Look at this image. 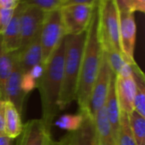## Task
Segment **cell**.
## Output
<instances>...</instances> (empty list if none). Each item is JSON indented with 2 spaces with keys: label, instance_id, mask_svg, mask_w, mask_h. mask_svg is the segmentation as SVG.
Masks as SVG:
<instances>
[{
  "label": "cell",
  "instance_id": "obj_1",
  "mask_svg": "<svg viewBox=\"0 0 145 145\" xmlns=\"http://www.w3.org/2000/svg\"><path fill=\"white\" fill-rule=\"evenodd\" d=\"M103 46L99 35V15L95 4L93 15L87 29V37L83 49L80 74L76 95L80 113L88 115V103L93 85L99 73L102 56Z\"/></svg>",
  "mask_w": 145,
  "mask_h": 145
},
{
  "label": "cell",
  "instance_id": "obj_2",
  "mask_svg": "<svg viewBox=\"0 0 145 145\" xmlns=\"http://www.w3.org/2000/svg\"><path fill=\"white\" fill-rule=\"evenodd\" d=\"M65 51V36L43 65L44 70L41 79L37 82L42 103V121L51 129L53 121L58 113L59 101L63 81V67Z\"/></svg>",
  "mask_w": 145,
  "mask_h": 145
},
{
  "label": "cell",
  "instance_id": "obj_3",
  "mask_svg": "<svg viewBox=\"0 0 145 145\" xmlns=\"http://www.w3.org/2000/svg\"><path fill=\"white\" fill-rule=\"evenodd\" d=\"M87 37V31L73 35H65V51L63 67L62 88L59 109H66L76 100L82 57Z\"/></svg>",
  "mask_w": 145,
  "mask_h": 145
},
{
  "label": "cell",
  "instance_id": "obj_4",
  "mask_svg": "<svg viewBox=\"0 0 145 145\" xmlns=\"http://www.w3.org/2000/svg\"><path fill=\"white\" fill-rule=\"evenodd\" d=\"M96 5L103 49L121 52L119 38L120 12L116 0H98Z\"/></svg>",
  "mask_w": 145,
  "mask_h": 145
},
{
  "label": "cell",
  "instance_id": "obj_5",
  "mask_svg": "<svg viewBox=\"0 0 145 145\" xmlns=\"http://www.w3.org/2000/svg\"><path fill=\"white\" fill-rule=\"evenodd\" d=\"M65 36V32L62 21L60 8L48 12L40 31L42 65L48 62Z\"/></svg>",
  "mask_w": 145,
  "mask_h": 145
},
{
  "label": "cell",
  "instance_id": "obj_6",
  "mask_svg": "<svg viewBox=\"0 0 145 145\" xmlns=\"http://www.w3.org/2000/svg\"><path fill=\"white\" fill-rule=\"evenodd\" d=\"M94 6L80 3L62 6L60 12L65 35L78 34L87 31Z\"/></svg>",
  "mask_w": 145,
  "mask_h": 145
},
{
  "label": "cell",
  "instance_id": "obj_7",
  "mask_svg": "<svg viewBox=\"0 0 145 145\" xmlns=\"http://www.w3.org/2000/svg\"><path fill=\"white\" fill-rule=\"evenodd\" d=\"M114 74L109 65L106 55L105 51H103L99 71L93 85L88 103V113L92 119L99 109L105 105L110 84Z\"/></svg>",
  "mask_w": 145,
  "mask_h": 145
},
{
  "label": "cell",
  "instance_id": "obj_8",
  "mask_svg": "<svg viewBox=\"0 0 145 145\" xmlns=\"http://www.w3.org/2000/svg\"><path fill=\"white\" fill-rule=\"evenodd\" d=\"M47 13L36 6L27 4L21 1L20 15L21 41L20 50L25 47L40 32Z\"/></svg>",
  "mask_w": 145,
  "mask_h": 145
},
{
  "label": "cell",
  "instance_id": "obj_9",
  "mask_svg": "<svg viewBox=\"0 0 145 145\" xmlns=\"http://www.w3.org/2000/svg\"><path fill=\"white\" fill-rule=\"evenodd\" d=\"M120 12V11H119ZM137 37V26L134 13L120 12L119 38L121 53L132 62H134V50Z\"/></svg>",
  "mask_w": 145,
  "mask_h": 145
},
{
  "label": "cell",
  "instance_id": "obj_10",
  "mask_svg": "<svg viewBox=\"0 0 145 145\" xmlns=\"http://www.w3.org/2000/svg\"><path fill=\"white\" fill-rule=\"evenodd\" d=\"M16 145H53L50 129L41 119L29 121L23 125Z\"/></svg>",
  "mask_w": 145,
  "mask_h": 145
},
{
  "label": "cell",
  "instance_id": "obj_11",
  "mask_svg": "<svg viewBox=\"0 0 145 145\" xmlns=\"http://www.w3.org/2000/svg\"><path fill=\"white\" fill-rule=\"evenodd\" d=\"M22 74L23 73L19 62L18 53L16 51L12 72L4 85L3 97L4 101L12 103L20 113L22 112L25 97L26 96L21 89Z\"/></svg>",
  "mask_w": 145,
  "mask_h": 145
},
{
  "label": "cell",
  "instance_id": "obj_12",
  "mask_svg": "<svg viewBox=\"0 0 145 145\" xmlns=\"http://www.w3.org/2000/svg\"><path fill=\"white\" fill-rule=\"evenodd\" d=\"M53 145H99L93 119L85 115L83 123L78 130L68 132L59 141L54 142Z\"/></svg>",
  "mask_w": 145,
  "mask_h": 145
},
{
  "label": "cell",
  "instance_id": "obj_13",
  "mask_svg": "<svg viewBox=\"0 0 145 145\" xmlns=\"http://www.w3.org/2000/svg\"><path fill=\"white\" fill-rule=\"evenodd\" d=\"M116 93L121 112L129 115L134 110L136 85L133 77L122 78L116 75Z\"/></svg>",
  "mask_w": 145,
  "mask_h": 145
},
{
  "label": "cell",
  "instance_id": "obj_14",
  "mask_svg": "<svg viewBox=\"0 0 145 145\" xmlns=\"http://www.w3.org/2000/svg\"><path fill=\"white\" fill-rule=\"evenodd\" d=\"M21 10V2L14 9L13 16L6 26L3 32L1 34V41L3 48L8 52H14L20 48V15Z\"/></svg>",
  "mask_w": 145,
  "mask_h": 145
},
{
  "label": "cell",
  "instance_id": "obj_15",
  "mask_svg": "<svg viewBox=\"0 0 145 145\" xmlns=\"http://www.w3.org/2000/svg\"><path fill=\"white\" fill-rule=\"evenodd\" d=\"M19 62L23 73H28L35 65L42 64V51L40 41V32L23 49L17 50Z\"/></svg>",
  "mask_w": 145,
  "mask_h": 145
},
{
  "label": "cell",
  "instance_id": "obj_16",
  "mask_svg": "<svg viewBox=\"0 0 145 145\" xmlns=\"http://www.w3.org/2000/svg\"><path fill=\"white\" fill-rule=\"evenodd\" d=\"M105 107L111 126L113 138L115 141L120 126V116H121V110L116 93V74H114L111 79Z\"/></svg>",
  "mask_w": 145,
  "mask_h": 145
},
{
  "label": "cell",
  "instance_id": "obj_17",
  "mask_svg": "<svg viewBox=\"0 0 145 145\" xmlns=\"http://www.w3.org/2000/svg\"><path fill=\"white\" fill-rule=\"evenodd\" d=\"M22 122L20 113L14 105L5 101L4 103V132L8 138L14 139L20 136L22 131Z\"/></svg>",
  "mask_w": 145,
  "mask_h": 145
},
{
  "label": "cell",
  "instance_id": "obj_18",
  "mask_svg": "<svg viewBox=\"0 0 145 145\" xmlns=\"http://www.w3.org/2000/svg\"><path fill=\"white\" fill-rule=\"evenodd\" d=\"M133 77L136 85L134 98V111L145 117V76L137 63L133 64Z\"/></svg>",
  "mask_w": 145,
  "mask_h": 145
},
{
  "label": "cell",
  "instance_id": "obj_19",
  "mask_svg": "<svg viewBox=\"0 0 145 145\" xmlns=\"http://www.w3.org/2000/svg\"><path fill=\"white\" fill-rule=\"evenodd\" d=\"M16 51L8 52L5 50L2 44L1 35H0V94L2 100L4 101L3 91L5 83L9 77L14 65V61L15 58Z\"/></svg>",
  "mask_w": 145,
  "mask_h": 145
},
{
  "label": "cell",
  "instance_id": "obj_20",
  "mask_svg": "<svg viewBox=\"0 0 145 145\" xmlns=\"http://www.w3.org/2000/svg\"><path fill=\"white\" fill-rule=\"evenodd\" d=\"M93 125L98 139L100 140H114L111 126L107 115L105 105L93 117Z\"/></svg>",
  "mask_w": 145,
  "mask_h": 145
},
{
  "label": "cell",
  "instance_id": "obj_21",
  "mask_svg": "<svg viewBox=\"0 0 145 145\" xmlns=\"http://www.w3.org/2000/svg\"><path fill=\"white\" fill-rule=\"evenodd\" d=\"M128 119L136 145H145V117L133 110L128 115Z\"/></svg>",
  "mask_w": 145,
  "mask_h": 145
},
{
  "label": "cell",
  "instance_id": "obj_22",
  "mask_svg": "<svg viewBox=\"0 0 145 145\" xmlns=\"http://www.w3.org/2000/svg\"><path fill=\"white\" fill-rule=\"evenodd\" d=\"M115 143L116 145H136L132 135L128 115L122 112H121L120 126Z\"/></svg>",
  "mask_w": 145,
  "mask_h": 145
},
{
  "label": "cell",
  "instance_id": "obj_23",
  "mask_svg": "<svg viewBox=\"0 0 145 145\" xmlns=\"http://www.w3.org/2000/svg\"><path fill=\"white\" fill-rule=\"evenodd\" d=\"M85 115L79 112V114H66L61 115L56 121L55 126L62 130H65L68 132H75L78 130L84 121Z\"/></svg>",
  "mask_w": 145,
  "mask_h": 145
},
{
  "label": "cell",
  "instance_id": "obj_24",
  "mask_svg": "<svg viewBox=\"0 0 145 145\" xmlns=\"http://www.w3.org/2000/svg\"><path fill=\"white\" fill-rule=\"evenodd\" d=\"M104 51H105V53L106 55L109 65H110L112 72L116 75H117V73L121 70V67L124 65L125 62L127 59L124 56V55L121 52L117 51L116 50H112V49H110V50H104Z\"/></svg>",
  "mask_w": 145,
  "mask_h": 145
},
{
  "label": "cell",
  "instance_id": "obj_25",
  "mask_svg": "<svg viewBox=\"0 0 145 145\" xmlns=\"http://www.w3.org/2000/svg\"><path fill=\"white\" fill-rule=\"evenodd\" d=\"M22 2L36 6L45 12L59 9L63 5V0H21Z\"/></svg>",
  "mask_w": 145,
  "mask_h": 145
},
{
  "label": "cell",
  "instance_id": "obj_26",
  "mask_svg": "<svg viewBox=\"0 0 145 145\" xmlns=\"http://www.w3.org/2000/svg\"><path fill=\"white\" fill-rule=\"evenodd\" d=\"M35 88H37V80H35L29 73H23L21 78V89L23 92L27 95Z\"/></svg>",
  "mask_w": 145,
  "mask_h": 145
},
{
  "label": "cell",
  "instance_id": "obj_27",
  "mask_svg": "<svg viewBox=\"0 0 145 145\" xmlns=\"http://www.w3.org/2000/svg\"><path fill=\"white\" fill-rule=\"evenodd\" d=\"M14 9H9L0 6V35L3 32L10 21Z\"/></svg>",
  "mask_w": 145,
  "mask_h": 145
},
{
  "label": "cell",
  "instance_id": "obj_28",
  "mask_svg": "<svg viewBox=\"0 0 145 145\" xmlns=\"http://www.w3.org/2000/svg\"><path fill=\"white\" fill-rule=\"evenodd\" d=\"M128 9L132 13H135L136 11L144 13L145 11V0H129Z\"/></svg>",
  "mask_w": 145,
  "mask_h": 145
},
{
  "label": "cell",
  "instance_id": "obj_29",
  "mask_svg": "<svg viewBox=\"0 0 145 145\" xmlns=\"http://www.w3.org/2000/svg\"><path fill=\"white\" fill-rule=\"evenodd\" d=\"M43 70H44V66L42 64H37V65L33 66L29 70L28 73L37 82L41 79V77H42V75L43 73Z\"/></svg>",
  "mask_w": 145,
  "mask_h": 145
},
{
  "label": "cell",
  "instance_id": "obj_30",
  "mask_svg": "<svg viewBox=\"0 0 145 145\" xmlns=\"http://www.w3.org/2000/svg\"><path fill=\"white\" fill-rule=\"evenodd\" d=\"M20 2L21 0H0V6L9 9H15Z\"/></svg>",
  "mask_w": 145,
  "mask_h": 145
},
{
  "label": "cell",
  "instance_id": "obj_31",
  "mask_svg": "<svg viewBox=\"0 0 145 145\" xmlns=\"http://www.w3.org/2000/svg\"><path fill=\"white\" fill-rule=\"evenodd\" d=\"M98 0H63V5H69V4H88L94 6L97 3Z\"/></svg>",
  "mask_w": 145,
  "mask_h": 145
},
{
  "label": "cell",
  "instance_id": "obj_32",
  "mask_svg": "<svg viewBox=\"0 0 145 145\" xmlns=\"http://www.w3.org/2000/svg\"><path fill=\"white\" fill-rule=\"evenodd\" d=\"M4 103H5V101L0 99V135L5 134L4 132Z\"/></svg>",
  "mask_w": 145,
  "mask_h": 145
},
{
  "label": "cell",
  "instance_id": "obj_33",
  "mask_svg": "<svg viewBox=\"0 0 145 145\" xmlns=\"http://www.w3.org/2000/svg\"><path fill=\"white\" fill-rule=\"evenodd\" d=\"M116 3L120 12L129 11V9H128L129 0H116Z\"/></svg>",
  "mask_w": 145,
  "mask_h": 145
},
{
  "label": "cell",
  "instance_id": "obj_34",
  "mask_svg": "<svg viewBox=\"0 0 145 145\" xmlns=\"http://www.w3.org/2000/svg\"><path fill=\"white\" fill-rule=\"evenodd\" d=\"M0 145H13V139L5 134L0 135Z\"/></svg>",
  "mask_w": 145,
  "mask_h": 145
},
{
  "label": "cell",
  "instance_id": "obj_35",
  "mask_svg": "<svg viewBox=\"0 0 145 145\" xmlns=\"http://www.w3.org/2000/svg\"><path fill=\"white\" fill-rule=\"evenodd\" d=\"M99 145H116L115 141L112 140H100L99 139Z\"/></svg>",
  "mask_w": 145,
  "mask_h": 145
},
{
  "label": "cell",
  "instance_id": "obj_36",
  "mask_svg": "<svg viewBox=\"0 0 145 145\" xmlns=\"http://www.w3.org/2000/svg\"><path fill=\"white\" fill-rule=\"evenodd\" d=\"M0 99H1V100H2V98H1V94H0Z\"/></svg>",
  "mask_w": 145,
  "mask_h": 145
}]
</instances>
